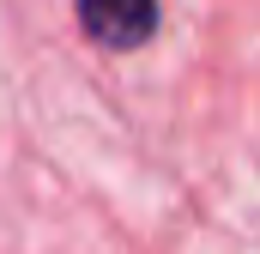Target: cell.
<instances>
[{"label": "cell", "instance_id": "6da1fadb", "mask_svg": "<svg viewBox=\"0 0 260 254\" xmlns=\"http://www.w3.org/2000/svg\"><path fill=\"white\" fill-rule=\"evenodd\" d=\"M79 24L103 49H139L157 30V0H79Z\"/></svg>", "mask_w": 260, "mask_h": 254}]
</instances>
